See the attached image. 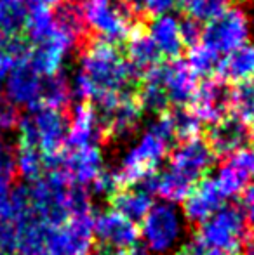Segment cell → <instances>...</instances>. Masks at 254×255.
Wrapping results in <instances>:
<instances>
[{"label": "cell", "mask_w": 254, "mask_h": 255, "mask_svg": "<svg viewBox=\"0 0 254 255\" xmlns=\"http://www.w3.org/2000/svg\"><path fill=\"white\" fill-rule=\"evenodd\" d=\"M19 144L33 146L44 156L58 154L66 149L70 132V113L59 108L35 106L17 122Z\"/></svg>", "instance_id": "obj_1"}, {"label": "cell", "mask_w": 254, "mask_h": 255, "mask_svg": "<svg viewBox=\"0 0 254 255\" xmlns=\"http://www.w3.org/2000/svg\"><path fill=\"white\" fill-rule=\"evenodd\" d=\"M139 238L152 255H169L187 238V219L174 203H153L139 226Z\"/></svg>", "instance_id": "obj_2"}, {"label": "cell", "mask_w": 254, "mask_h": 255, "mask_svg": "<svg viewBox=\"0 0 254 255\" xmlns=\"http://www.w3.org/2000/svg\"><path fill=\"white\" fill-rule=\"evenodd\" d=\"M197 236L207 249L223 250L230 255H241L249 236L248 219L239 205L225 203L216 214L199 226Z\"/></svg>", "instance_id": "obj_3"}, {"label": "cell", "mask_w": 254, "mask_h": 255, "mask_svg": "<svg viewBox=\"0 0 254 255\" xmlns=\"http://www.w3.org/2000/svg\"><path fill=\"white\" fill-rule=\"evenodd\" d=\"M31 210L49 228H58L70 217V186L71 182L61 172H44L31 181Z\"/></svg>", "instance_id": "obj_4"}, {"label": "cell", "mask_w": 254, "mask_h": 255, "mask_svg": "<svg viewBox=\"0 0 254 255\" xmlns=\"http://www.w3.org/2000/svg\"><path fill=\"white\" fill-rule=\"evenodd\" d=\"M169 142L160 139L148 128L141 135V139L127 149V153L120 160L119 168L113 172L120 189L139 184L146 175L159 170L160 163L169 154Z\"/></svg>", "instance_id": "obj_5"}, {"label": "cell", "mask_w": 254, "mask_h": 255, "mask_svg": "<svg viewBox=\"0 0 254 255\" xmlns=\"http://www.w3.org/2000/svg\"><path fill=\"white\" fill-rule=\"evenodd\" d=\"M253 31L244 7H230L223 14L204 24L202 40L206 47L216 54H228L249 42Z\"/></svg>", "instance_id": "obj_6"}, {"label": "cell", "mask_w": 254, "mask_h": 255, "mask_svg": "<svg viewBox=\"0 0 254 255\" xmlns=\"http://www.w3.org/2000/svg\"><path fill=\"white\" fill-rule=\"evenodd\" d=\"M94 212L75 214L58 228L49 231L51 255H92L96 245L94 238Z\"/></svg>", "instance_id": "obj_7"}, {"label": "cell", "mask_w": 254, "mask_h": 255, "mask_svg": "<svg viewBox=\"0 0 254 255\" xmlns=\"http://www.w3.org/2000/svg\"><path fill=\"white\" fill-rule=\"evenodd\" d=\"M214 161H216V154L206 139L193 137L188 141H181L173 149L169 158V168L197 184L214 167Z\"/></svg>", "instance_id": "obj_8"}, {"label": "cell", "mask_w": 254, "mask_h": 255, "mask_svg": "<svg viewBox=\"0 0 254 255\" xmlns=\"http://www.w3.org/2000/svg\"><path fill=\"white\" fill-rule=\"evenodd\" d=\"M94 238L103 249L131 250L138 245L139 228L113 208L94 214Z\"/></svg>", "instance_id": "obj_9"}, {"label": "cell", "mask_w": 254, "mask_h": 255, "mask_svg": "<svg viewBox=\"0 0 254 255\" xmlns=\"http://www.w3.org/2000/svg\"><path fill=\"white\" fill-rule=\"evenodd\" d=\"M190 110L202 124H216L232 111V89L221 78H206L200 82L190 103Z\"/></svg>", "instance_id": "obj_10"}, {"label": "cell", "mask_w": 254, "mask_h": 255, "mask_svg": "<svg viewBox=\"0 0 254 255\" xmlns=\"http://www.w3.org/2000/svg\"><path fill=\"white\" fill-rule=\"evenodd\" d=\"M253 139V128L241 117L230 113L211 125L206 141L216 156H230L241 149L249 148Z\"/></svg>", "instance_id": "obj_11"}, {"label": "cell", "mask_w": 254, "mask_h": 255, "mask_svg": "<svg viewBox=\"0 0 254 255\" xmlns=\"http://www.w3.org/2000/svg\"><path fill=\"white\" fill-rule=\"evenodd\" d=\"M155 71L160 78L167 99L173 106H190L193 96L199 87V77L190 70L187 61L174 59L160 63L155 66Z\"/></svg>", "instance_id": "obj_12"}, {"label": "cell", "mask_w": 254, "mask_h": 255, "mask_svg": "<svg viewBox=\"0 0 254 255\" xmlns=\"http://www.w3.org/2000/svg\"><path fill=\"white\" fill-rule=\"evenodd\" d=\"M42 78L44 77L31 66L28 57L16 61L5 78V99L16 108L24 106L31 110L38 106Z\"/></svg>", "instance_id": "obj_13"}, {"label": "cell", "mask_w": 254, "mask_h": 255, "mask_svg": "<svg viewBox=\"0 0 254 255\" xmlns=\"http://www.w3.org/2000/svg\"><path fill=\"white\" fill-rule=\"evenodd\" d=\"M103 165L105 161L98 146H84V148L64 149L61 153L58 172H61L71 184L87 188L105 170Z\"/></svg>", "instance_id": "obj_14"}, {"label": "cell", "mask_w": 254, "mask_h": 255, "mask_svg": "<svg viewBox=\"0 0 254 255\" xmlns=\"http://www.w3.org/2000/svg\"><path fill=\"white\" fill-rule=\"evenodd\" d=\"M227 200L223 198L216 181L213 177H204L192 188L190 195L183 202V215L190 224H202L214 215Z\"/></svg>", "instance_id": "obj_15"}, {"label": "cell", "mask_w": 254, "mask_h": 255, "mask_svg": "<svg viewBox=\"0 0 254 255\" xmlns=\"http://www.w3.org/2000/svg\"><path fill=\"white\" fill-rule=\"evenodd\" d=\"M122 52L129 63L138 71H141L143 75L148 70H152V68L159 66L164 61L157 45L153 44L152 37L146 31L145 21L132 24L126 42L122 44Z\"/></svg>", "instance_id": "obj_16"}, {"label": "cell", "mask_w": 254, "mask_h": 255, "mask_svg": "<svg viewBox=\"0 0 254 255\" xmlns=\"http://www.w3.org/2000/svg\"><path fill=\"white\" fill-rule=\"evenodd\" d=\"M146 31L152 37L153 44L157 45L162 59H181L185 44L180 33V19L176 16L166 14V16L153 17L150 19V23H146Z\"/></svg>", "instance_id": "obj_17"}, {"label": "cell", "mask_w": 254, "mask_h": 255, "mask_svg": "<svg viewBox=\"0 0 254 255\" xmlns=\"http://www.w3.org/2000/svg\"><path fill=\"white\" fill-rule=\"evenodd\" d=\"M216 75L228 85H241L254 80V42L249 40L235 51L225 54Z\"/></svg>", "instance_id": "obj_18"}, {"label": "cell", "mask_w": 254, "mask_h": 255, "mask_svg": "<svg viewBox=\"0 0 254 255\" xmlns=\"http://www.w3.org/2000/svg\"><path fill=\"white\" fill-rule=\"evenodd\" d=\"M17 242L14 255H51L49 250V228L35 215L16 222Z\"/></svg>", "instance_id": "obj_19"}, {"label": "cell", "mask_w": 254, "mask_h": 255, "mask_svg": "<svg viewBox=\"0 0 254 255\" xmlns=\"http://www.w3.org/2000/svg\"><path fill=\"white\" fill-rule=\"evenodd\" d=\"M110 200H112L113 210H117L132 222H141L143 217L152 208V205L155 203L152 193L146 191L139 184L119 189Z\"/></svg>", "instance_id": "obj_20"}, {"label": "cell", "mask_w": 254, "mask_h": 255, "mask_svg": "<svg viewBox=\"0 0 254 255\" xmlns=\"http://www.w3.org/2000/svg\"><path fill=\"white\" fill-rule=\"evenodd\" d=\"M213 179L216 181L218 188H220L225 200H232V198L241 196L242 191L246 189V186L251 181V177H249L242 168H239L234 161L228 160V158L225 160V163L218 168L216 175H214Z\"/></svg>", "instance_id": "obj_21"}, {"label": "cell", "mask_w": 254, "mask_h": 255, "mask_svg": "<svg viewBox=\"0 0 254 255\" xmlns=\"http://www.w3.org/2000/svg\"><path fill=\"white\" fill-rule=\"evenodd\" d=\"M14 161H16V172L24 181L31 182L45 172L44 154L33 146L17 144V149L14 153Z\"/></svg>", "instance_id": "obj_22"}, {"label": "cell", "mask_w": 254, "mask_h": 255, "mask_svg": "<svg viewBox=\"0 0 254 255\" xmlns=\"http://www.w3.org/2000/svg\"><path fill=\"white\" fill-rule=\"evenodd\" d=\"M232 2L234 0H181L180 9H183L187 17H192L199 23H209L211 19L230 9Z\"/></svg>", "instance_id": "obj_23"}, {"label": "cell", "mask_w": 254, "mask_h": 255, "mask_svg": "<svg viewBox=\"0 0 254 255\" xmlns=\"http://www.w3.org/2000/svg\"><path fill=\"white\" fill-rule=\"evenodd\" d=\"M187 64L190 66V70L197 77H206L209 78L211 75H214L220 66V54L211 51L209 47H206L204 44H197L193 47L188 49L187 56Z\"/></svg>", "instance_id": "obj_24"}, {"label": "cell", "mask_w": 254, "mask_h": 255, "mask_svg": "<svg viewBox=\"0 0 254 255\" xmlns=\"http://www.w3.org/2000/svg\"><path fill=\"white\" fill-rule=\"evenodd\" d=\"M169 117L171 122H173L176 141H188V139L193 137H200L204 124L188 106L174 108L173 111H169Z\"/></svg>", "instance_id": "obj_25"}, {"label": "cell", "mask_w": 254, "mask_h": 255, "mask_svg": "<svg viewBox=\"0 0 254 255\" xmlns=\"http://www.w3.org/2000/svg\"><path fill=\"white\" fill-rule=\"evenodd\" d=\"M119 189H120V186L115 179V174H113V172H106V170H103L91 184V191L94 193L96 196H99V198H112Z\"/></svg>", "instance_id": "obj_26"}, {"label": "cell", "mask_w": 254, "mask_h": 255, "mask_svg": "<svg viewBox=\"0 0 254 255\" xmlns=\"http://www.w3.org/2000/svg\"><path fill=\"white\" fill-rule=\"evenodd\" d=\"M180 5L181 0H143V10H145L146 21L171 14L173 10L180 9Z\"/></svg>", "instance_id": "obj_27"}, {"label": "cell", "mask_w": 254, "mask_h": 255, "mask_svg": "<svg viewBox=\"0 0 254 255\" xmlns=\"http://www.w3.org/2000/svg\"><path fill=\"white\" fill-rule=\"evenodd\" d=\"M202 23L199 21L192 19V17H187L185 16L183 19H180V33H181V38H183V44L185 47H193V45L200 44L202 40Z\"/></svg>", "instance_id": "obj_28"}, {"label": "cell", "mask_w": 254, "mask_h": 255, "mask_svg": "<svg viewBox=\"0 0 254 255\" xmlns=\"http://www.w3.org/2000/svg\"><path fill=\"white\" fill-rule=\"evenodd\" d=\"M239 207L242 208L246 219H248V221H251V224H253V222H254V181L249 182V184L246 186L244 191H242L241 205H239Z\"/></svg>", "instance_id": "obj_29"}, {"label": "cell", "mask_w": 254, "mask_h": 255, "mask_svg": "<svg viewBox=\"0 0 254 255\" xmlns=\"http://www.w3.org/2000/svg\"><path fill=\"white\" fill-rule=\"evenodd\" d=\"M207 247L204 245V242L199 236H192L190 240L183 242V245L180 247V254L178 255H206Z\"/></svg>", "instance_id": "obj_30"}, {"label": "cell", "mask_w": 254, "mask_h": 255, "mask_svg": "<svg viewBox=\"0 0 254 255\" xmlns=\"http://www.w3.org/2000/svg\"><path fill=\"white\" fill-rule=\"evenodd\" d=\"M28 12H37V10H52L61 0H21Z\"/></svg>", "instance_id": "obj_31"}, {"label": "cell", "mask_w": 254, "mask_h": 255, "mask_svg": "<svg viewBox=\"0 0 254 255\" xmlns=\"http://www.w3.org/2000/svg\"><path fill=\"white\" fill-rule=\"evenodd\" d=\"M99 255H129V250H117V249H103Z\"/></svg>", "instance_id": "obj_32"}, {"label": "cell", "mask_w": 254, "mask_h": 255, "mask_svg": "<svg viewBox=\"0 0 254 255\" xmlns=\"http://www.w3.org/2000/svg\"><path fill=\"white\" fill-rule=\"evenodd\" d=\"M129 255H150V254L145 250V247H138V245H136L134 249L129 250Z\"/></svg>", "instance_id": "obj_33"}, {"label": "cell", "mask_w": 254, "mask_h": 255, "mask_svg": "<svg viewBox=\"0 0 254 255\" xmlns=\"http://www.w3.org/2000/svg\"><path fill=\"white\" fill-rule=\"evenodd\" d=\"M248 12V17H249V24H251V31L254 33V5H251L249 9H246Z\"/></svg>", "instance_id": "obj_34"}, {"label": "cell", "mask_w": 254, "mask_h": 255, "mask_svg": "<svg viewBox=\"0 0 254 255\" xmlns=\"http://www.w3.org/2000/svg\"><path fill=\"white\" fill-rule=\"evenodd\" d=\"M206 255H230V254L223 252V250H216V249H207Z\"/></svg>", "instance_id": "obj_35"}, {"label": "cell", "mask_w": 254, "mask_h": 255, "mask_svg": "<svg viewBox=\"0 0 254 255\" xmlns=\"http://www.w3.org/2000/svg\"><path fill=\"white\" fill-rule=\"evenodd\" d=\"M3 40H5V37H3V35L0 33V49H2V44H3Z\"/></svg>", "instance_id": "obj_36"}, {"label": "cell", "mask_w": 254, "mask_h": 255, "mask_svg": "<svg viewBox=\"0 0 254 255\" xmlns=\"http://www.w3.org/2000/svg\"><path fill=\"white\" fill-rule=\"evenodd\" d=\"M249 235H251L253 238H254V222H253V224H251V233H249Z\"/></svg>", "instance_id": "obj_37"}]
</instances>
